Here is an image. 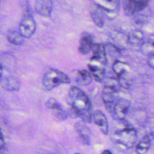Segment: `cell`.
I'll return each mask as SVG.
<instances>
[{"label": "cell", "mask_w": 154, "mask_h": 154, "mask_svg": "<svg viewBox=\"0 0 154 154\" xmlns=\"http://www.w3.org/2000/svg\"><path fill=\"white\" fill-rule=\"evenodd\" d=\"M67 102L70 106L68 113L70 117H79L85 123H90L92 121L93 112L91 101L79 88L75 86L70 87Z\"/></svg>", "instance_id": "1"}, {"label": "cell", "mask_w": 154, "mask_h": 154, "mask_svg": "<svg viewBox=\"0 0 154 154\" xmlns=\"http://www.w3.org/2000/svg\"><path fill=\"white\" fill-rule=\"evenodd\" d=\"M137 138V132L135 129L129 126L116 129L111 135L112 141L126 149L132 148Z\"/></svg>", "instance_id": "2"}, {"label": "cell", "mask_w": 154, "mask_h": 154, "mask_svg": "<svg viewBox=\"0 0 154 154\" xmlns=\"http://www.w3.org/2000/svg\"><path fill=\"white\" fill-rule=\"evenodd\" d=\"M69 83H70L69 77L64 73L55 69H51L47 70L42 79L43 85L48 91L61 84Z\"/></svg>", "instance_id": "3"}, {"label": "cell", "mask_w": 154, "mask_h": 154, "mask_svg": "<svg viewBox=\"0 0 154 154\" xmlns=\"http://www.w3.org/2000/svg\"><path fill=\"white\" fill-rule=\"evenodd\" d=\"M96 4L109 19H114L119 14L120 9L119 0H94Z\"/></svg>", "instance_id": "4"}, {"label": "cell", "mask_w": 154, "mask_h": 154, "mask_svg": "<svg viewBox=\"0 0 154 154\" xmlns=\"http://www.w3.org/2000/svg\"><path fill=\"white\" fill-rule=\"evenodd\" d=\"M36 29V23L30 13L26 14L22 19L19 27L20 33L24 38L31 37Z\"/></svg>", "instance_id": "5"}, {"label": "cell", "mask_w": 154, "mask_h": 154, "mask_svg": "<svg viewBox=\"0 0 154 154\" xmlns=\"http://www.w3.org/2000/svg\"><path fill=\"white\" fill-rule=\"evenodd\" d=\"M118 89L114 85H106L102 92V99L106 109L111 112L112 108L118 100Z\"/></svg>", "instance_id": "6"}, {"label": "cell", "mask_w": 154, "mask_h": 154, "mask_svg": "<svg viewBox=\"0 0 154 154\" xmlns=\"http://www.w3.org/2000/svg\"><path fill=\"white\" fill-rule=\"evenodd\" d=\"M130 105V102L128 100L123 98L118 99L111 112L113 119L118 121L124 120L129 111Z\"/></svg>", "instance_id": "7"}, {"label": "cell", "mask_w": 154, "mask_h": 154, "mask_svg": "<svg viewBox=\"0 0 154 154\" xmlns=\"http://www.w3.org/2000/svg\"><path fill=\"white\" fill-rule=\"evenodd\" d=\"M150 0H124L123 7L125 13L131 16L144 10Z\"/></svg>", "instance_id": "8"}, {"label": "cell", "mask_w": 154, "mask_h": 154, "mask_svg": "<svg viewBox=\"0 0 154 154\" xmlns=\"http://www.w3.org/2000/svg\"><path fill=\"white\" fill-rule=\"evenodd\" d=\"M90 62L105 66L107 64L105 46L101 43H94L92 49Z\"/></svg>", "instance_id": "9"}, {"label": "cell", "mask_w": 154, "mask_h": 154, "mask_svg": "<svg viewBox=\"0 0 154 154\" xmlns=\"http://www.w3.org/2000/svg\"><path fill=\"white\" fill-rule=\"evenodd\" d=\"M75 130L78 135V138L81 143L89 146L91 143V132L88 127L83 121L78 122L75 124Z\"/></svg>", "instance_id": "10"}, {"label": "cell", "mask_w": 154, "mask_h": 154, "mask_svg": "<svg viewBox=\"0 0 154 154\" xmlns=\"http://www.w3.org/2000/svg\"><path fill=\"white\" fill-rule=\"evenodd\" d=\"M94 43V37L91 34L86 32H82L79 40L78 47L79 52L82 55L88 54L92 51Z\"/></svg>", "instance_id": "11"}, {"label": "cell", "mask_w": 154, "mask_h": 154, "mask_svg": "<svg viewBox=\"0 0 154 154\" xmlns=\"http://www.w3.org/2000/svg\"><path fill=\"white\" fill-rule=\"evenodd\" d=\"M92 121L103 134H108L109 126L107 118L101 111L96 110L93 112Z\"/></svg>", "instance_id": "12"}, {"label": "cell", "mask_w": 154, "mask_h": 154, "mask_svg": "<svg viewBox=\"0 0 154 154\" xmlns=\"http://www.w3.org/2000/svg\"><path fill=\"white\" fill-rule=\"evenodd\" d=\"M53 8L52 0H36L34 4V10L39 15L44 17H49Z\"/></svg>", "instance_id": "13"}, {"label": "cell", "mask_w": 154, "mask_h": 154, "mask_svg": "<svg viewBox=\"0 0 154 154\" xmlns=\"http://www.w3.org/2000/svg\"><path fill=\"white\" fill-rule=\"evenodd\" d=\"M112 69L116 74V79L118 78H126V75L130 71L128 64L120 60H115L112 65Z\"/></svg>", "instance_id": "14"}, {"label": "cell", "mask_w": 154, "mask_h": 154, "mask_svg": "<svg viewBox=\"0 0 154 154\" xmlns=\"http://www.w3.org/2000/svg\"><path fill=\"white\" fill-rule=\"evenodd\" d=\"M154 140V134L149 133L144 136L141 140L137 144L135 151L137 154H145L150 149Z\"/></svg>", "instance_id": "15"}, {"label": "cell", "mask_w": 154, "mask_h": 154, "mask_svg": "<svg viewBox=\"0 0 154 154\" xmlns=\"http://www.w3.org/2000/svg\"><path fill=\"white\" fill-rule=\"evenodd\" d=\"M90 13L91 17L95 25L99 28H103L105 23L104 17L105 16L102 10L94 4L90 6Z\"/></svg>", "instance_id": "16"}, {"label": "cell", "mask_w": 154, "mask_h": 154, "mask_svg": "<svg viewBox=\"0 0 154 154\" xmlns=\"http://www.w3.org/2000/svg\"><path fill=\"white\" fill-rule=\"evenodd\" d=\"M2 87L6 90L14 91L20 88V82L19 79L13 76H8L1 79Z\"/></svg>", "instance_id": "17"}, {"label": "cell", "mask_w": 154, "mask_h": 154, "mask_svg": "<svg viewBox=\"0 0 154 154\" xmlns=\"http://www.w3.org/2000/svg\"><path fill=\"white\" fill-rule=\"evenodd\" d=\"M88 68L90 73L96 81L100 82L103 79L105 73V69L104 66L94 63L90 62L88 64Z\"/></svg>", "instance_id": "18"}, {"label": "cell", "mask_w": 154, "mask_h": 154, "mask_svg": "<svg viewBox=\"0 0 154 154\" xmlns=\"http://www.w3.org/2000/svg\"><path fill=\"white\" fill-rule=\"evenodd\" d=\"M75 81L79 85H88L92 82V75L87 70H78L75 76Z\"/></svg>", "instance_id": "19"}, {"label": "cell", "mask_w": 154, "mask_h": 154, "mask_svg": "<svg viewBox=\"0 0 154 154\" xmlns=\"http://www.w3.org/2000/svg\"><path fill=\"white\" fill-rule=\"evenodd\" d=\"M128 42L131 45H141L144 42V34L138 29L132 31L128 36Z\"/></svg>", "instance_id": "20"}, {"label": "cell", "mask_w": 154, "mask_h": 154, "mask_svg": "<svg viewBox=\"0 0 154 154\" xmlns=\"http://www.w3.org/2000/svg\"><path fill=\"white\" fill-rule=\"evenodd\" d=\"M7 38L10 43L15 45H20L22 44L24 41V37L20 32L14 29H10L8 31Z\"/></svg>", "instance_id": "21"}, {"label": "cell", "mask_w": 154, "mask_h": 154, "mask_svg": "<svg viewBox=\"0 0 154 154\" xmlns=\"http://www.w3.org/2000/svg\"><path fill=\"white\" fill-rule=\"evenodd\" d=\"M142 52L149 56L154 53V42L150 40L144 41L141 45Z\"/></svg>", "instance_id": "22"}, {"label": "cell", "mask_w": 154, "mask_h": 154, "mask_svg": "<svg viewBox=\"0 0 154 154\" xmlns=\"http://www.w3.org/2000/svg\"><path fill=\"white\" fill-rule=\"evenodd\" d=\"M46 106L52 110H55L54 111H58L63 109L61 104L54 98L51 97L47 100L45 103Z\"/></svg>", "instance_id": "23"}, {"label": "cell", "mask_w": 154, "mask_h": 154, "mask_svg": "<svg viewBox=\"0 0 154 154\" xmlns=\"http://www.w3.org/2000/svg\"><path fill=\"white\" fill-rule=\"evenodd\" d=\"M147 63L150 67L154 69V53L149 56L147 60Z\"/></svg>", "instance_id": "24"}, {"label": "cell", "mask_w": 154, "mask_h": 154, "mask_svg": "<svg viewBox=\"0 0 154 154\" xmlns=\"http://www.w3.org/2000/svg\"><path fill=\"white\" fill-rule=\"evenodd\" d=\"M101 154H112V153L109 150H105L102 152Z\"/></svg>", "instance_id": "25"}, {"label": "cell", "mask_w": 154, "mask_h": 154, "mask_svg": "<svg viewBox=\"0 0 154 154\" xmlns=\"http://www.w3.org/2000/svg\"><path fill=\"white\" fill-rule=\"evenodd\" d=\"M75 154H80V153H75Z\"/></svg>", "instance_id": "26"}]
</instances>
